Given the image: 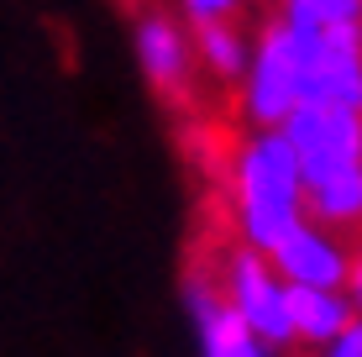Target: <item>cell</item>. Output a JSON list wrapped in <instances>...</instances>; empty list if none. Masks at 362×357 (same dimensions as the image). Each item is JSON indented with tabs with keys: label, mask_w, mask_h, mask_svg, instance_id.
<instances>
[{
	"label": "cell",
	"mask_w": 362,
	"mask_h": 357,
	"mask_svg": "<svg viewBox=\"0 0 362 357\" xmlns=\"http://www.w3.org/2000/svg\"><path fill=\"white\" fill-rule=\"evenodd\" d=\"M294 110H299V84L289 53H284L279 32L263 27L252 37V69L242 79V116L252 121V131H284Z\"/></svg>",
	"instance_id": "5"
},
{
	"label": "cell",
	"mask_w": 362,
	"mask_h": 357,
	"mask_svg": "<svg viewBox=\"0 0 362 357\" xmlns=\"http://www.w3.org/2000/svg\"><path fill=\"white\" fill-rule=\"evenodd\" d=\"M231 205L242 247L273 252L289 231L310 221V189L299 153L284 131H252L231 153Z\"/></svg>",
	"instance_id": "1"
},
{
	"label": "cell",
	"mask_w": 362,
	"mask_h": 357,
	"mask_svg": "<svg viewBox=\"0 0 362 357\" xmlns=\"http://www.w3.org/2000/svg\"><path fill=\"white\" fill-rule=\"evenodd\" d=\"M294 142L299 168H305V189H326L336 179L362 174V116L352 110H326V105H299L284 127Z\"/></svg>",
	"instance_id": "3"
},
{
	"label": "cell",
	"mask_w": 362,
	"mask_h": 357,
	"mask_svg": "<svg viewBox=\"0 0 362 357\" xmlns=\"http://www.w3.org/2000/svg\"><path fill=\"white\" fill-rule=\"evenodd\" d=\"M268 27L279 32L284 53H289L299 105H326V110L362 116V27L315 32V27H294L284 16H273Z\"/></svg>",
	"instance_id": "2"
},
{
	"label": "cell",
	"mask_w": 362,
	"mask_h": 357,
	"mask_svg": "<svg viewBox=\"0 0 362 357\" xmlns=\"http://www.w3.org/2000/svg\"><path fill=\"white\" fill-rule=\"evenodd\" d=\"M184 305H189V321H194V341H199V357H279L268 341H257L247 321L236 315V305L226 300V289H210V284H194L184 289Z\"/></svg>",
	"instance_id": "7"
},
{
	"label": "cell",
	"mask_w": 362,
	"mask_h": 357,
	"mask_svg": "<svg viewBox=\"0 0 362 357\" xmlns=\"http://www.w3.org/2000/svg\"><path fill=\"white\" fill-rule=\"evenodd\" d=\"M320 357H362V315L331 341V347H320Z\"/></svg>",
	"instance_id": "13"
},
{
	"label": "cell",
	"mask_w": 362,
	"mask_h": 357,
	"mask_svg": "<svg viewBox=\"0 0 362 357\" xmlns=\"http://www.w3.org/2000/svg\"><path fill=\"white\" fill-rule=\"evenodd\" d=\"M226 300L236 305V315L247 321L257 341H268L273 352L294 347V310H289V284L279 279L268 252L257 247H236L226 257Z\"/></svg>",
	"instance_id": "4"
},
{
	"label": "cell",
	"mask_w": 362,
	"mask_h": 357,
	"mask_svg": "<svg viewBox=\"0 0 362 357\" xmlns=\"http://www.w3.org/2000/svg\"><path fill=\"white\" fill-rule=\"evenodd\" d=\"M268 257H273V268H279V279L289 289H346L352 263H357L346 252V242L336 231H326L320 221H305L299 231H289Z\"/></svg>",
	"instance_id": "6"
},
{
	"label": "cell",
	"mask_w": 362,
	"mask_h": 357,
	"mask_svg": "<svg viewBox=\"0 0 362 357\" xmlns=\"http://www.w3.org/2000/svg\"><path fill=\"white\" fill-rule=\"evenodd\" d=\"M289 310H294V336L305 347H331L357 321V305L346 289H289Z\"/></svg>",
	"instance_id": "9"
},
{
	"label": "cell",
	"mask_w": 362,
	"mask_h": 357,
	"mask_svg": "<svg viewBox=\"0 0 362 357\" xmlns=\"http://www.w3.org/2000/svg\"><path fill=\"white\" fill-rule=\"evenodd\" d=\"M242 6H247V0H179V11H184V21H189V27H216V21H231Z\"/></svg>",
	"instance_id": "12"
},
{
	"label": "cell",
	"mask_w": 362,
	"mask_h": 357,
	"mask_svg": "<svg viewBox=\"0 0 362 357\" xmlns=\"http://www.w3.org/2000/svg\"><path fill=\"white\" fill-rule=\"evenodd\" d=\"M132 47H136V69H142V79L153 84V90H184V79H189V64L194 58V37L179 27L173 16L163 11H147L142 21H136L132 32Z\"/></svg>",
	"instance_id": "8"
},
{
	"label": "cell",
	"mask_w": 362,
	"mask_h": 357,
	"mask_svg": "<svg viewBox=\"0 0 362 357\" xmlns=\"http://www.w3.org/2000/svg\"><path fill=\"white\" fill-rule=\"evenodd\" d=\"M279 16L315 32H346V27H362V0H284Z\"/></svg>",
	"instance_id": "11"
},
{
	"label": "cell",
	"mask_w": 362,
	"mask_h": 357,
	"mask_svg": "<svg viewBox=\"0 0 362 357\" xmlns=\"http://www.w3.org/2000/svg\"><path fill=\"white\" fill-rule=\"evenodd\" d=\"M194 58L199 69H210L216 79L242 84L247 69H252V42L236 21H216V27H194Z\"/></svg>",
	"instance_id": "10"
}]
</instances>
